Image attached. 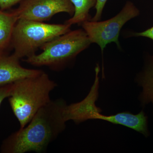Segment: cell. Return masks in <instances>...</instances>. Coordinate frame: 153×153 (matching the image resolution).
I'll return each mask as SVG.
<instances>
[{"instance_id": "cell-1", "label": "cell", "mask_w": 153, "mask_h": 153, "mask_svg": "<svg viewBox=\"0 0 153 153\" xmlns=\"http://www.w3.org/2000/svg\"><path fill=\"white\" fill-rule=\"evenodd\" d=\"M66 105L62 99L51 100L37 111L27 126L20 128L3 142L1 152L46 151L49 144L66 128L63 112Z\"/></svg>"}, {"instance_id": "cell-2", "label": "cell", "mask_w": 153, "mask_h": 153, "mask_svg": "<svg viewBox=\"0 0 153 153\" xmlns=\"http://www.w3.org/2000/svg\"><path fill=\"white\" fill-rule=\"evenodd\" d=\"M57 86L44 71L13 83L9 101L20 128L26 126L37 111L51 101L49 94Z\"/></svg>"}, {"instance_id": "cell-3", "label": "cell", "mask_w": 153, "mask_h": 153, "mask_svg": "<svg viewBox=\"0 0 153 153\" xmlns=\"http://www.w3.org/2000/svg\"><path fill=\"white\" fill-rule=\"evenodd\" d=\"M70 27L65 24H49L19 19L14 26L11 39L13 55L19 59L30 57L44 44L71 31Z\"/></svg>"}, {"instance_id": "cell-4", "label": "cell", "mask_w": 153, "mask_h": 153, "mask_svg": "<svg viewBox=\"0 0 153 153\" xmlns=\"http://www.w3.org/2000/svg\"><path fill=\"white\" fill-rule=\"evenodd\" d=\"M91 44L83 29L70 31L44 44L40 54H34L24 60L34 66L57 68L74 59Z\"/></svg>"}, {"instance_id": "cell-5", "label": "cell", "mask_w": 153, "mask_h": 153, "mask_svg": "<svg viewBox=\"0 0 153 153\" xmlns=\"http://www.w3.org/2000/svg\"><path fill=\"white\" fill-rule=\"evenodd\" d=\"M140 15V11L131 2L127 1L121 11L111 19L103 21H86L82 23V29L91 43L98 44L103 53L106 45L114 42L120 49L119 36L124 25Z\"/></svg>"}, {"instance_id": "cell-6", "label": "cell", "mask_w": 153, "mask_h": 153, "mask_svg": "<svg viewBox=\"0 0 153 153\" xmlns=\"http://www.w3.org/2000/svg\"><path fill=\"white\" fill-rule=\"evenodd\" d=\"M14 13L20 19L43 22L59 13L73 16L74 8L70 0H23Z\"/></svg>"}, {"instance_id": "cell-7", "label": "cell", "mask_w": 153, "mask_h": 153, "mask_svg": "<svg viewBox=\"0 0 153 153\" xmlns=\"http://www.w3.org/2000/svg\"><path fill=\"white\" fill-rule=\"evenodd\" d=\"M95 78L93 85L87 96L82 101L77 103L66 105L63 110V115L66 122L72 120L79 123L88 120L95 119L96 117L102 111L96 105L95 102L98 97L99 88V65L95 68Z\"/></svg>"}, {"instance_id": "cell-8", "label": "cell", "mask_w": 153, "mask_h": 153, "mask_svg": "<svg viewBox=\"0 0 153 153\" xmlns=\"http://www.w3.org/2000/svg\"><path fill=\"white\" fill-rule=\"evenodd\" d=\"M20 59L13 55H0V86L12 84L20 79L39 75L43 72L38 69L24 68Z\"/></svg>"}, {"instance_id": "cell-9", "label": "cell", "mask_w": 153, "mask_h": 153, "mask_svg": "<svg viewBox=\"0 0 153 153\" xmlns=\"http://www.w3.org/2000/svg\"><path fill=\"white\" fill-rule=\"evenodd\" d=\"M95 119L101 120L114 124L125 126L143 134L146 137L149 135L148 117L143 111L136 114L127 111L109 116L99 114L96 117Z\"/></svg>"}, {"instance_id": "cell-10", "label": "cell", "mask_w": 153, "mask_h": 153, "mask_svg": "<svg viewBox=\"0 0 153 153\" xmlns=\"http://www.w3.org/2000/svg\"><path fill=\"white\" fill-rule=\"evenodd\" d=\"M137 81L142 92L140 96V100L143 105L152 103L153 106V55L147 60L144 68L137 76Z\"/></svg>"}, {"instance_id": "cell-11", "label": "cell", "mask_w": 153, "mask_h": 153, "mask_svg": "<svg viewBox=\"0 0 153 153\" xmlns=\"http://www.w3.org/2000/svg\"><path fill=\"white\" fill-rule=\"evenodd\" d=\"M18 19L13 11L7 13L0 10V55L11 44L14 26Z\"/></svg>"}, {"instance_id": "cell-12", "label": "cell", "mask_w": 153, "mask_h": 153, "mask_svg": "<svg viewBox=\"0 0 153 153\" xmlns=\"http://www.w3.org/2000/svg\"><path fill=\"white\" fill-rule=\"evenodd\" d=\"M74 7V13L71 19L64 24L71 26L77 24L81 25L83 22L91 21L90 9L95 7L97 0H70Z\"/></svg>"}, {"instance_id": "cell-13", "label": "cell", "mask_w": 153, "mask_h": 153, "mask_svg": "<svg viewBox=\"0 0 153 153\" xmlns=\"http://www.w3.org/2000/svg\"><path fill=\"white\" fill-rule=\"evenodd\" d=\"M108 0H97V4L95 6L96 12L93 18H91V21H99L101 19L102 11Z\"/></svg>"}, {"instance_id": "cell-14", "label": "cell", "mask_w": 153, "mask_h": 153, "mask_svg": "<svg viewBox=\"0 0 153 153\" xmlns=\"http://www.w3.org/2000/svg\"><path fill=\"white\" fill-rule=\"evenodd\" d=\"M13 84L0 86V106L4 100L10 95Z\"/></svg>"}, {"instance_id": "cell-15", "label": "cell", "mask_w": 153, "mask_h": 153, "mask_svg": "<svg viewBox=\"0 0 153 153\" xmlns=\"http://www.w3.org/2000/svg\"><path fill=\"white\" fill-rule=\"evenodd\" d=\"M23 0H0V10L4 11L10 8Z\"/></svg>"}, {"instance_id": "cell-16", "label": "cell", "mask_w": 153, "mask_h": 153, "mask_svg": "<svg viewBox=\"0 0 153 153\" xmlns=\"http://www.w3.org/2000/svg\"><path fill=\"white\" fill-rule=\"evenodd\" d=\"M130 35V36L146 37L150 38L153 41V26L143 32L140 33H132Z\"/></svg>"}]
</instances>
